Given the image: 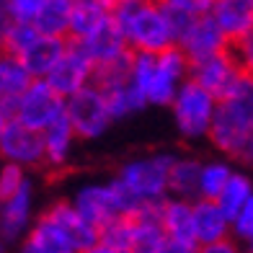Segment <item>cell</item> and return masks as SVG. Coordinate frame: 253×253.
I'll use <instances>...</instances> for the list:
<instances>
[{
  "label": "cell",
  "mask_w": 253,
  "mask_h": 253,
  "mask_svg": "<svg viewBox=\"0 0 253 253\" xmlns=\"http://www.w3.org/2000/svg\"><path fill=\"white\" fill-rule=\"evenodd\" d=\"M225 158H243L253 140V78H246L233 93L217 101L210 137Z\"/></svg>",
  "instance_id": "obj_1"
},
{
  "label": "cell",
  "mask_w": 253,
  "mask_h": 253,
  "mask_svg": "<svg viewBox=\"0 0 253 253\" xmlns=\"http://www.w3.org/2000/svg\"><path fill=\"white\" fill-rule=\"evenodd\" d=\"M111 16L124 29L132 52H163L176 44L160 0H114Z\"/></svg>",
  "instance_id": "obj_2"
},
{
  "label": "cell",
  "mask_w": 253,
  "mask_h": 253,
  "mask_svg": "<svg viewBox=\"0 0 253 253\" xmlns=\"http://www.w3.org/2000/svg\"><path fill=\"white\" fill-rule=\"evenodd\" d=\"M65 101L47 78H37L18 98H0V122L18 119L34 129H44L65 114Z\"/></svg>",
  "instance_id": "obj_3"
},
{
  "label": "cell",
  "mask_w": 253,
  "mask_h": 253,
  "mask_svg": "<svg viewBox=\"0 0 253 253\" xmlns=\"http://www.w3.org/2000/svg\"><path fill=\"white\" fill-rule=\"evenodd\" d=\"M217 98L212 90H207L202 83H197L194 78H189L186 83L178 88V93L170 103V114H173L176 132L189 142L207 140L214 122L217 111Z\"/></svg>",
  "instance_id": "obj_4"
},
{
  "label": "cell",
  "mask_w": 253,
  "mask_h": 253,
  "mask_svg": "<svg viewBox=\"0 0 253 253\" xmlns=\"http://www.w3.org/2000/svg\"><path fill=\"white\" fill-rule=\"evenodd\" d=\"M176 160V153H150L132 158L119 168V178L134 191V197L142 204L147 202H163L170 197L168 181H170V166Z\"/></svg>",
  "instance_id": "obj_5"
},
{
  "label": "cell",
  "mask_w": 253,
  "mask_h": 253,
  "mask_svg": "<svg viewBox=\"0 0 253 253\" xmlns=\"http://www.w3.org/2000/svg\"><path fill=\"white\" fill-rule=\"evenodd\" d=\"M65 114L70 117L80 140H98L117 122L114 119V111H111V103H109V96L96 83H90L85 88H80L78 93L67 96Z\"/></svg>",
  "instance_id": "obj_6"
},
{
  "label": "cell",
  "mask_w": 253,
  "mask_h": 253,
  "mask_svg": "<svg viewBox=\"0 0 253 253\" xmlns=\"http://www.w3.org/2000/svg\"><path fill=\"white\" fill-rule=\"evenodd\" d=\"M191 78V60L178 44L163 52H155V65L147 78L145 96L150 106H170L178 93V88Z\"/></svg>",
  "instance_id": "obj_7"
},
{
  "label": "cell",
  "mask_w": 253,
  "mask_h": 253,
  "mask_svg": "<svg viewBox=\"0 0 253 253\" xmlns=\"http://www.w3.org/2000/svg\"><path fill=\"white\" fill-rule=\"evenodd\" d=\"M0 155L8 163H18L24 168L47 166V150H44V134L42 129L8 119L0 122Z\"/></svg>",
  "instance_id": "obj_8"
},
{
  "label": "cell",
  "mask_w": 253,
  "mask_h": 253,
  "mask_svg": "<svg viewBox=\"0 0 253 253\" xmlns=\"http://www.w3.org/2000/svg\"><path fill=\"white\" fill-rule=\"evenodd\" d=\"M34 204H37V191H34L31 178L18 191L0 197V240L5 248L24 243L31 225L37 222Z\"/></svg>",
  "instance_id": "obj_9"
},
{
  "label": "cell",
  "mask_w": 253,
  "mask_h": 253,
  "mask_svg": "<svg viewBox=\"0 0 253 253\" xmlns=\"http://www.w3.org/2000/svg\"><path fill=\"white\" fill-rule=\"evenodd\" d=\"M191 78L197 80V83H202L207 90H212L217 98H225V96L233 93L248 75L243 73V67L238 65L233 47H230V49H222L217 54L204 57V60L191 62Z\"/></svg>",
  "instance_id": "obj_10"
},
{
  "label": "cell",
  "mask_w": 253,
  "mask_h": 253,
  "mask_svg": "<svg viewBox=\"0 0 253 253\" xmlns=\"http://www.w3.org/2000/svg\"><path fill=\"white\" fill-rule=\"evenodd\" d=\"M93 75H96L93 57L88 54V49L78 39L67 37V52L62 54V60L57 62L54 70L47 75V80L52 83V88H57L67 98V96L78 93L80 88L93 83Z\"/></svg>",
  "instance_id": "obj_11"
},
{
  "label": "cell",
  "mask_w": 253,
  "mask_h": 253,
  "mask_svg": "<svg viewBox=\"0 0 253 253\" xmlns=\"http://www.w3.org/2000/svg\"><path fill=\"white\" fill-rule=\"evenodd\" d=\"M163 225L168 233V253H197L202 251L194 222V199L168 197L163 199Z\"/></svg>",
  "instance_id": "obj_12"
},
{
  "label": "cell",
  "mask_w": 253,
  "mask_h": 253,
  "mask_svg": "<svg viewBox=\"0 0 253 253\" xmlns=\"http://www.w3.org/2000/svg\"><path fill=\"white\" fill-rule=\"evenodd\" d=\"M70 202L75 204V210L83 214L88 222H93L96 227L106 225V222L114 220V217L122 214L114 181H90V183H83V186L75 189Z\"/></svg>",
  "instance_id": "obj_13"
},
{
  "label": "cell",
  "mask_w": 253,
  "mask_h": 253,
  "mask_svg": "<svg viewBox=\"0 0 253 253\" xmlns=\"http://www.w3.org/2000/svg\"><path fill=\"white\" fill-rule=\"evenodd\" d=\"M178 47L186 52V57L191 62L204 60L210 54H217L222 49H230L233 44L225 37V31L220 29V24L214 21L212 13H202V16H194V21L186 26V31L178 37Z\"/></svg>",
  "instance_id": "obj_14"
},
{
  "label": "cell",
  "mask_w": 253,
  "mask_h": 253,
  "mask_svg": "<svg viewBox=\"0 0 253 253\" xmlns=\"http://www.w3.org/2000/svg\"><path fill=\"white\" fill-rule=\"evenodd\" d=\"M132 220L134 233V253H168V233L163 225V202L142 204Z\"/></svg>",
  "instance_id": "obj_15"
},
{
  "label": "cell",
  "mask_w": 253,
  "mask_h": 253,
  "mask_svg": "<svg viewBox=\"0 0 253 253\" xmlns=\"http://www.w3.org/2000/svg\"><path fill=\"white\" fill-rule=\"evenodd\" d=\"M194 222H197V238L202 251L225 238H233V220L217 199H194Z\"/></svg>",
  "instance_id": "obj_16"
},
{
  "label": "cell",
  "mask_w": 253,
  "mask_h": 253,
  "mask_svg": "<svg viewBox=\"0 0 253 253\" xmlns=\"http://www.w3.org/2000/svg\"><path fill=\"white\" fill-rule=\"evenodd\" d=\"M24 253H78L62 225L49 212H42L21 243Z\"/></svg>",
  "instance_id": "obj_17"
},
{
  "label": "cell",
  "mask_w": 253,
  "mask_h": 253,
  "mask_svg": "<svg viewBox=\"0 0 253 253\" xmlns=\"http://www.w3.org/2000/svg\"><path fill=\"white\" fill-rule=\"evenodd\" d=\"M78 42L88 49V54L93 57L96 65L109 62V60H117V57L132 52L129 49V42H126L124 29L117 24V18H114L111 13L106 16V21H103V24L93 34H88L85 39H78Z\"/></svg>",
  "instance_id": "obj_18"
},
{
  "label": "cell",
  "mask_w": 253,
  "mask_h": 253,
  "mask_svg": "<svg viewBox=\"0 0 253 253\" xmlns=\"http://www.w3.org/2000/svg\"><path fill=\"white\" fill-rule=\"evenodd\" d=\"M65 52H67V37H54V34L39 31L18 57L24 60V65L31 70L34 78H47L57 67V62L62 60Z\"/></svg>",
  "instance_id": "obj_19"
},
{
  "label": "cell",
  "mask_w": 253,
  "mask_h": 253,
  "mask_svg": "<svg viewBox=\"0 0 253 253\" xmlns=\"http://www.w3.org/2000/svg\"><path fill=\"white\" fill-rule=\"evenodd\" d=\"M210 13L225 31L230 44L253 34V0H214Z\"/></svg>",
  "instance_id": "obj_20"
},
{
  "label": "cell",
  "mask_w": 253,
  "mask_h": 253,
  "mask_svg": "<svg viewBox=\"0 0 253 253\" xmlns=\"http://www.w3.org/2000/svg\"><path fill=\"white\" fill-rule=\"evenodd\" d=\"M42 134H44V150H47V166L49 168H62L67 160H70V155L75 150V142L80 140L70 117L62 114L60 119H54L52 124L44 126Z\"/></svg>",
  "instance_id": "obj_21"
},
{
  "label": "cell",
  "mask_w": 253,
  "mask_h": 253,
  "mask_svg": "<svg viewBox=\"0 0 253 253\" xmlns=\"http://www.w3.org/2000/svg\"><path fill=\"white\" fill-rule=\"evenodd\" d=\"M199 173H202V160L191 155H176L170 166V197L181 199H197L199 197Z\"/></svg>",
  "instance_id": "obj_22"
},
{
  "label": "cell",
  "mask_w": 253,
  "mask_h": 253,
  "mask_svg": "<svg viewBox=\"0 0 253 253\" xmlns=\"http://www.w3.org/2000/svg\"><path fill=\"white\" fill-rule=\"evenodd\" d=\"M93 253H134L132 220L126 214L114 217L111 222L98 227V243Z\"/></svg>",
  "instance_id": "obj_23"
},
{
  "label": "cell",
  "mask_w": 253,
  "mask_h": 253,
  "mask_svg": "<svg viewBox=\"0 0 253 253\" xmlns=\"http://www.w3.org/2000/svg\"><path fill=\"white\" fill-rule=\"evenodd\" d=\"M34 80L37 78L31 75V70L18 54L3 52V60H0V98H18Z\"/></svg>",
  "instance_id": "obj_24"
},
{
  "label": "cell",
  "mask_w": 253,
  "mask_h": 253,
  "mask_svg": "<svg viewBox=\"0 0 253 253\" xmlns=\"http://www.w3.org/2000/svg\"><path fill=\"white\" fill-rule=\"evenodd\" d=\"M75 0H44V5L39 10L37 26L42 34H54V37H67L70 34V16H73Z\"/></svg>",
  "instance_id": "obj_25"
},
{
  "label": "cell",
  "mask_w": 253,
  "mask_h": 253,
  "mask_svg": "<svg viewBox=\"0 0 253 253\" xmlns=\"http://www.w3.org/2000/svg\"><path fill=\"white\" fill-rule=\"evenodd\" d=\"M111 10L106 5H98L93 0H75L73 16H70V39H85L88 34H93Z\"/></svg>",
  "instance_id": "obj_26"
},
{
  "label": "cell",
  "mask_w": 253,
  "mask_h": 253,
  "mask_svg": "<svg viewBox=\"0 0 253 253\" xmlns=\"http://www.w3.org/2000/svg\"><path fill=\"white\" fill-rule=\"evenodd\" d=\"M103 93L109 96V103H111V111H114V119H126V117H132V114L137 111H142L145 106H150L145 98V93L140 88H137V83L129 78L126 83L122 85H114L109 90H103Z\"/></svg>",
  "instance_id": "obj_27"
},
{
  "label": "cell",
  "mask_w": 253,
  "mask_h": 253,
  "mask_svg": "<svg viewBox=\"0 0 253 253\" xmlns=\"http://www.w3.org/2000/svg\"><path fill=\"white\" fill-rule=\"evenodd\" d=\"M235 168L230 166V160L222 158H212L202 163V173H199V197L204 199H217L227 186V181L233 178Z\"/></svg>",
  "instance_id": "obj_28"
},
{
  "label": "cell",
  "mask_w": 253,
  "mask_h": 253,
  "mask_svg": "<svg viewBox=\"0 0 253 253\" xmlns=\"http://www.w3.org/2000/svg\"><path fill=\"white\" fill-rule=\"evenodd\" d=\"M251 197H253V178L248 173H243V170H235L233 178L227 181V186L222 189V194L217 197V202H220V207L230 214V220H233V217L238 214V210Z\"/></svg>",
  "instance_id": "obj_29"
},
{
  "label": "cell",
  "mask_w": 253,
  "mask_h": 253,
  "mask_svg": "<svg viewBox=\"0 0 253 253\" xmlns=\"http://www.w3.org/2000/svg\"><path fill=\"white\" fill-rule=\"evenodd\" d=\"M132 54L134 52H126L117 60H109V62H101L96 65V75H93V83L103 90H109L114 85H122L132 78Z\"/></svg>",
  "instance_id": "obj_30"
},
{
  "label": "cell",
  "mask_w": 253,
  "mask_h": 253,
  "mask_svg": "<svg viewBox=\"0 0 253 253\" xmlns=\"http://www.w3.org/2000/svg\"><path fill=\"white\" fill-rule=\"evenodd\" d=\"M39 34V29L34 24H21V21H5L3 18V29H0V44H3V52L8 54H21L31 39Z\"/></svg>",
  "instance_id": "obj_31"
},
{
  "label": "cell",
  "mask_w": 253,
  "mask_h": 253,
  "mask_svg": "<svg viewBox=\"0 0 253 253\" xmlns=\"http://www.w3.org/2000/svg\"><path fill=\"white\" fill-rule=\"evenodd\" d=\"M42 5H44V0H3V18L21 21V24H34Z\"/></svg>",
  "instance_id": "obj_32"
},
{
  "label": "cell",
  "mask_w": 253,
  "mask_h": 253,
  "mask_svg": "<svg viewBox=\"0 0 253 253\" xmlns=\"http://www.w3.org/2000/svg\"><path fill=\"white\" fill-rule=\"evenodd\" d=\"M233 238L243 246L253 243V197L240 207L238 214L233 217Z\"/></svg>",
  "instance_id": "obj_33"
},
{
  "label": "cell",
  "mask_w": 253,
  "mask_h": 253,
  "mask_svg": "<svg viewBox=\"0 0 253 253\" xmlns=\"http://www.w3.org/2000/svg\"><path fill=\"white\" fill-rule=\"evenodd\" d=\"M26 170L29 168L18 166V163H8L5 160L3 170H0V197H8V194H13V191H18L21 186H24V183L29 181Z\"/></svg>",
  "instance_id": "obj_34"
},
{
  "label": "cell",
  "mask_w": 253,
  "mask_h": 253,
  "mask_svg": "<svg viewBox=\"0 0 253 253\" xmlns=\"http://www.w3.org/2000/svg\"><path fill=\"white\" fill-rule=\"evenodd\" d=\"M233 54H235L238 65L243 67V73L248 78H253V34H248V37L233 44Z\"/></svg>",
  "instance_id": "obj_35"
},
{
  "label": "cell",
  "mask_w": 253,
  "mask_h": 253,
  "mask_svg": "<svg viewBox=\"0 0 253 253\" xmlns=\"http://www.w3.org/2000/svg\"><path fill=\"white\" fill-rule=\"evenodd\" d=\"M163 3L176 5L181 10H189V13H194V16H202V13H210L212 10L214 0H163Z\"/></svg>",
  "instance_id": "obj_36"
},
{
  "label": "cell",
  "mask_w": 253,
  "mask_h": 253,
  "mask_svg": "<svg viewBox=\"0 0 253 253\" xmlns=\"http://www.w3.org/2000/svg\"><path fill=\"white\" fill-rule=\"evenodd\" d=\"M233 251H235V238H225L220 243H212L204 248V253H233Z\"/></svg>",
  "instance_id": "obj_37"
},
{
  "label": "cell",
  "mask_w": 253,
  "mask_h": 253,
  "mask_svg": "<svg viewBox=\"0 0 253 253\" xmlns=\"http://www.w3.org/2000/svg\"><path fill=\"white\" fill-rule=\"evenodd\" d=\"M240 160H246L248 166H253V140H251V145H248V150H246V155L240 158Z\"/></svg>",
  "instance_id": "obj_38"
},
{
  "label": "cell",
  "mask_w": 253,
  "mask_h": 253,
  "mask_svg": "<svg viewBox=\"0 0 253 253\" xmlns=\"http://www.w3.org/2000/svg\"><path fill=\"white\" fill-rule=\"evenodd\" d=\"M93 3H98V5H106V8L111 10V5H114V0H93Z\"/></svg>",
  "instance_id": "obj_39"
},
{
  "label": "cell",
  "mask_w": 253,
  "mask_h": 253,
  "mask_svg": "<svg viewBox=\"0 0 253 253\" xmlns=\"http://www.w3.org/2000/svg\"><path fill=\"white\" fill-rule=\"evenodd\" d=\"M248 251H253V243H251V246H248Z\"/></svg>",
  "instance_id": "obj_40"
}]
</instances>
